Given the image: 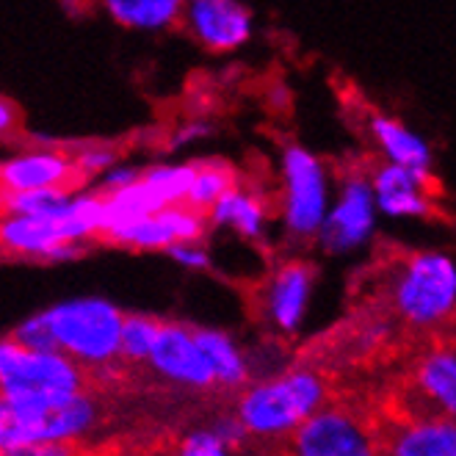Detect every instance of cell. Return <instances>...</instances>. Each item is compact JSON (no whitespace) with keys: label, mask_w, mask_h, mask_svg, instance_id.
<instances>
[{"label":"cell","mask_w":456,"mask_h":456,"mask_svg":"<svg viewBox=\"0 0 456 456\" xmlns=\"http://www.w3.org/2000/svg\"><path fill=\"white\" fill-rule=\"evenodd\" d=\"M97 420V407L86 393L56 404H22L0 395V453H31L37 445L69 443Z\"/></svg>","instance_id":"1"},{"label":"cell","mask_w":456,"mask_h":456,"mask_svg":"<svg viewBox=\"0 0 456 456\" xmlns=\"http://www.w3.org/2000/svg\"><path fill=\"white\" fill-rule=\"evenodd\" d=\"M456 299L453 263L437 252H407L398 257L390 280L393 310L412 327H437L451 321Z\"/></svg>","instance_id":"2"},{"label":"cell","mask_w":456,"mask_h":456,"mask_svg":"<svg viewBox=\"0 0 456 456\" xmlns=\"http://www.w3.org/2000/svg\"><path fill=\"white\" fill-rule=\"evenodd\" d=\"M327 385L315 370H293L288 377L252 387L238 404V423L249 435H285L324 407Z\"/></svg>","instance_id":"3"},{"label":"cell","mask_w":456,"mask_h":456,"mask_svg":"<svg viewBox=\"0 0 456 456\" xmlns=\"http://www.w3.org/2000/svg\"><path fill=\"white\" fill-rule=\"evenodd\" d=\"M56 348L80 365H105L119 354L122 313L102 299L67 302L45 313Z\"/></svg>","instance_id":"4"},{"label":"cell","mask_w":456,"mask_h":456,"mask_svg":"<svg viewBox=\"0 0 456 456\" xmlns=\"http://www.w3.org/2000/svg\"><path fill=\"white\" fill-rule=\"evenodd\" d=\"M86 390L89 382L80 362L64 352H34L20 346L14 357L0 368V395L22 404H56Z\"/></svg>","instance_id":"5"},{"label":"cell","mask_w":456,"mask_h":456,"mask_svg":"<svg viewBox=\"0 0 456 456\" xmlns=\"http://www.w3.org/2000/svg\"><path fill=\"white\" fill-rule=\"evenodd\" d=\"M293 451L305 456H365L382 451L379 428L348 407H321L293 428Z\"/></svg>","instance_id":"6"},{"label":"cell","mask_w":456,"mask_h":456,"mask_svg":"<svg viewBox=\"0 0 456 456\" xmlns=\"http://www.w3.org/2000/svg\"><path fill=\"white\" fill-rule=\"evenodd\" d=\"M92 180V175L77 164L75 155L67 152H25L0 164V194H17V191H61L75 194Z\"/></svg>","instance_id":"7"},{"label":"cell","mask_w":456,"mask_h":456,"mask_svg":"<svg viewBox=\"0 0 456 456\" xmlns=\"http://www.w3.org/2000/svg\"><path fill=\"white\" fill-rule=\"evenodd\" d=\"M282 169L288 183V230L299 238H310L318 232L321 222H324V208H327V189H324V172L315 155L302 150L299 144L285 147L282 155Z\"/></svg>","instance_id":"8"},{"label":"cell","mask_w":456,"mask_h":456,"mask_svg":"<svg viewBox=\"0 0 456 456\" xmlns=\"http://www.w3.org/2000/svg\"><path fill=\"white\" fill-rule=\"evenodd\" d=\"M370 189L377 191V202L393 216H435L443 185L428 169H412L401 164L373 167Z\"/></svg>","instance_id":"9"},{"label":"cell","mask_w":456,"mask_h":456,"mask_svg":"<svg viewBox=\"0 0 456 456\" xmlns=\"http://www.w3.org/2000/svg\"><path fill=\"white\" fill-rule=\"evenodd\" d=\"M208 216L185 208V205H167L139 222L114 230L102 244H119L130 249H169L183 240H200L205 232Z\"/></svg>","instance_id":"10"},{"label":"cell","mask_w":456,"mask_h":456,"mask_svg":"<svg viewBox=\"0 0 456 456\" xmlns=\"http://www.w3.org/2000/svg\"><path fill=\"white\" fill-rule=\"evenodd\" d=\"M147 360L164 373V377L180 385H191V387L216 385L213 368L194 340V327L175 324V321H160V332L152 343V352Z\"/></svg>","instance_id":"11"},{"label":"cell","mask_w":456,"mask_h":456,"mask_svg":"<svg viewBox=\"0 0 456 456\" xmlns=\"http://www.w3.org/2000/svg\"><path fill=\"white\" fill-rule=\"evenodd\" d=\"M185 22L208 50H235L249 39L252 17L238 0H183Z\"/></svg>","instance_id":"12"},{"label":"cell","mask_w":456,"mask_h":456,"mask_svg":"<svg viewBox=\"0 0 456 456\" xmlns=\"http://www.w3.org/2000/svg\"><path fill=\"white\" fill-rule=\"evenodd\" d=\"M313 277L315 265L302 260H290L268 277L263 288V315L280 332H293L299 327L313 288Z\"/></svg>","instance_id":"13"},{"label":"cell","mask_w":456,"mask_h":456,"mask_svg":"<svg viewBox=\"0 0 456 456\" xmlns=\"http://www.w3.org/2000/svg\"><path fill=\"white\" fill-rule=\"evenodd\" d=\"M373 224V189L368 177H352L346 183V191L335 213L321 222V238H324V247L332 252H343L357 247L360 240L370 232Z\"/></svg>","instance_id":"14"},{"label":"cell","mask_w":456,"mask_h":456,"mask_svg":"<svg viewBox=\"0 0 456 456\" xmlns=\"http://www.w3.org/2000/svg\"><path fill=\"white\" fill-rule=\"evenodd\" d=\"M385 451L398 456H451L456 451L453 418H404L379 435Z\"/></svg>","instance_id":"15"},{"label":"cell","mask_w":456,"mask_h":456,"mask_svg":"<svg viewBox=\"0 0 456 456\" xmlns=\"http://www.w3.org/2000/svg\"><path fill=\"white\" fill-rule=\"evenodd\" d=\"M415 387L432 398L437 410L453 418L456 407V360H453V348L451 346H437L428 354L420 357L415 368Z\"/></svg>","instance_id":"16"},{"label":"cell","mask_w":456,"mask_h":456,"mask_svg":"<svg viewBox=\"0 0 456 456\" xmlns=\"http://www.w3.org/2000/svg\"><path fill=\"white\" fill-rule=\"evenodd\" d=\"M370 130H373V139L379 142V147L387 152V158L393 160V164L412 167V169L432 167V152H428V147L401 122L387 119L382 114H373Z\"/></svg>","instance_id":"17"},{"label":"cell","mask_w":456,"mask_h":456,"mask_svg":"<svg viewBox=\"0 0 456 456\" xmlns=\"http://www.w3.org/2000/svg\"><path fill=\"white\" fill-rule=\"evenodd\" d=\"M235 185H238V175L227 160H202V164H194L191 185L180 205L208 216L210 208L216 205V200L227 194L230 189H235Z\"/></svg>","instance_id":"18"},{"label":"cell","mask_w":456,"mask_h":456,"mask_svg":"<svg viewBox=\"0 0 456 456\" xmlns=\"http://www.w3.org/2000/svg\"><path fill=\"white\" fill-rule=\"evenodd\" d=\"M208 219L216 222V224H232L240 235L255 238L263 230L265 208H263L260 197H255V194L240 189V185H235V189H230L227 194H222L216 200V205H213L208 213Z\"/></svg>","instance_id":"19"},{"label":"cell","mask_w":456,"mask_h":456,"mask_svg":"<svg viewBox=\"0 0 456 456\" xmlns=\"http://www.w3.org/2000/svg\"><path fill=\"white\" fill-rule=\"evenodd\" d=\"M194 340L202 348L205 360L213 368V377L219 385L238 387L247 382V365L240 360L238 348L224 332H213V330H197L194 327Z\"/></svg>","instance_id":"20"},{"label":"cell","mask_w":456,"mask_h":456,"mask_svg":"<svg viewBox=\"0 0 456 456\" xmlns=\"http://www.w3.org/2000/svg\"><path fill=\"white\" fill-rule=\"evenodd\" d=\"M102 4L119 25L130 28H160L183 12V0H102Z\"/></svg>","instance_id":"21"},{"label":"cell","mask_w":456,"mask_h":456,"mask_svg":"<svg viewBox=\"0 0 456 456\" xmlns=\"http://www.w3.org/2000/svg\"><path fill=\"white\" fill-rule=\"evenodd\" d=\"M160 332V318L152 315H122L119 330V354L125 360H147L152 352V343Z\"/></svg>","instance_id":"22"},{"label":"cell","mask_w":456,"mask_h":456,"mask_svg":"<svg viewBox=\"0 0 456 456\" xmlns=\"http://www.w3.org/2000/svg\"><path fill=\"white\" fill-rule=\"evenodd\" d=\"M12 340L20 343L22 348H34V352H59V348H56V340H53V332H50V327H47L45 313L28 318L22 327H17L14 335H12Z\"/></svg>","instance_id":"23"},{"label":"cell","mask_w":456,"mask_h":456,"mask_svg":"<svg viewBox=\"0 0 456 456\" xmlns=\"http://www.w3.org/2000/svg\"><path fill=\"white\" fill-rule=\"evenodd\" d=\"M227 451H230V443L219 428L216 432H194L191 437H185L180 443V453L185 456H219Z\"/></svg>","instance_id":"24"},{"label":"cell","mask_w":456,"mask_h":456,"mask_svg":"<svg viewBox=\"0 0 456 456\" xmlns=\"http://www.w3.org/2000/svg\"><path fill=\"white\" fill-rule=\"evenodd\" d=\"M22 122H25V114H22L20 105L9 97H0V139L20 133Z\"/></svg>","instance_id":"25"},{"label":"cell","mask_w":456,"mask_h":456,"mask_svg":"<svg viewBox=\"0 0 456 456\" xmlns=\"http://www.w3.org/2000/svg\"><path fill=\"white\" fill-rule=\"evenodd\" d=\"M169 252H172L175 260H180V263H185V265H191V268H205V265H208V255H205L200 247H194V240H183V244H172Z\"/></svg>","instance_id":"26"},{"label":"cell","mask_w":456,"mask_h":456,"mask_svg":"<svg viewBox=\"0 0 456 456\" xmlns=\"http://www.w3.org/2000/svg\"><path fill=\"white\" fill-rule=\"evenodd\" d=\"M92 4H94V0H61V6H64L69 14H84V12L92 9Z\"/></svg>","instance_id":"27"},{"label":"cell","mask_w":456,"mask_h":456,"mask_svg":"<svg viewBox=\"0 0 456 456\" xmlns=\"http://www.w3.org/2000/svg\"><path fill=\"white\" fill-rule=\"evenodd\" d=\"M17 348H20V343H14L12 338H9V340H0V368H4V365L14 357Z\"/></svg>","instance_id":"28"}]
</instances>
